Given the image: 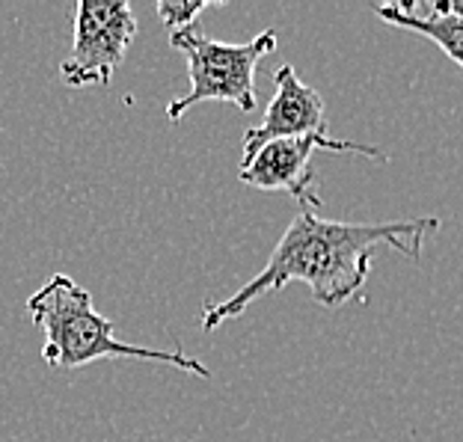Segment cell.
Returning <instances> with one entry per match:
<instances>
[{
	"label": "cell",
	"instance_id": "obj_1",
	"mask_svg": "<svg viewBox=\"0 0 463 442\" xmlns=\"http://www.w3.org/2000/svg\"><path fill=\"white\" fill-rule=\"evenodd\" d=\"M439 231L437 217L395 220V223H339L315 214V208H300L288 229L282 231L265 268L241 286L229 300L203 306V330L214 333L226 321L244 315L250 303L282 291L291 282L309 286L312 297L327 309L360 300L365 279L372 273V252L389 247L419 261L430 235Z\"/></svg>",
	"mask_w": 463,
	"mask_h": 442
},
{
	"label": "cell",
	"instance_id": "obj_2",
	"mask_svg": "<svg viewBox=\"0 0 463 442\" xmlns=\"http://www.w3.org/2000/svg\"><path fill=\"white\" fill-rule=\"evenodd\" d=\"M27 315L45 333L42 360L54 371H75V368L99 360H143L182 368L187 374L212 381V368L187 356L182 347L157 351V347L119 342L113 321L104 318L92 303L90 291L80 288L66 273H54L36 294H30Z\"/></svg>",
	"mask_w": 463,
	"mask_h": 442
},
{
	"label": "cell",
	"instance_id": "obj_3",
	"mask_svg": "<svg viewBox=\"0 0 463 442\" xmlns=\"http://www.w3.org/2000/svg\"><path fill=\"white\" fill-rule=\"evenodd\" d=\"M170 45L187 57L191 89L166 104V119L182 122V116L203 101H229L238 110H256V66L277 48V30H265L256 39L229 45L205 36L199 27H187L170 36Z\"/></svg>",
	"mask_w": 463,
	"mask_h": 442
},
{
	"label": "cell",
	"instance_id": "obj_4",
	"mask_svg": "<svg viewBox=\"0 0 463 442\" xmlns=\"http://www.w3.org/2000/svg\"><path fill=\"white\" fill-rule=\"evenodd\" d=\"M137 36L134 9L125 0H80L75 9L71 54L60 62V80L71 89L108 87Z\"/></svg>",
	"mask_w": 463,
	"mask_h": 442
},
{
	"label": "cell",
	"instance_id": "obj_5",
	"mask_svg": "<svg viewBox=\"0 0 463 442\" xmlns=\"http://www.w3.org/2000/svg\"><path fill=\"white\" fill-rule=\"evenodd\" d=\"M318 149L365 155L377 164L389 161L386 152L374 149V146L354 143V140H333L330 134H307V136H288V140L265 143L250 161H241L238 178L265 193H288L298 199L300 208H315L318 212L321 208L318 175L309 166L312 155Z\"/></svg>",
	"mask_w": 463,
	"mask_h": 442
},
{
	"label": "cell",
	"instance_id": "obj_6",
	"mask_svg": "<svg viewBox=\"0 0 463 442\" xmlns=\"http://www.w3.org/2000/svg\"><path fill=\"white\" fill-rule=\"evenodd\" d=\"M273 87H277V96L268 104L265 119L244 134V157H241V161H250L261 146L273 140L327 134L321 92L307 87L291 62H282V66L273 71Z\"/></svg>",
	"mask_w": 463,
	"mask_h": 442
},
{
	"label": "cell",
	"instance_id": "obj_7",
	"mask_svg": "<svg viewBox=\"0 0 463 442\" xmlns=\"http://www.w3.org/2000/svg\"><path fill=\"white\" fill-rule=\"evenodd\" d=\"M377 18H383L389 27H402L410 33H419L443 48V54L463 69V18L449 13V0L437 4H383L374 6Z\"/></svg>",
	"mask_w": 463,
	"mask_h": 442
},
{
	"label": "cell",
	"instance_id": "obj_8",
	"mask_svg": "<svg viewBox=\"0 0 463 442\" xmlns=\"http://www.w3.org/2000/svg\"><path fill=\"white\" fill-rule=\"evenodd\" d=\"M208 6H212L208 0H196V4H191V0H161V4H157V15H161V21L173 36V33H182L187 27H196V18L203 15Z\"/></svg>",
	"mask_w": 463,
	"mask_h": 442
},
{
	"label": "cell",
	"instance_id": "obj_9",
	"mask_svg": "<svg viewBox=\"0 0 463 442\" xmlns=\"http://www.w3.org/2000/svg\"><path fill=\"white\" fill-rule=\"evenodd\" d=\"M449 13H451V15H458V18H463V0H455V4H449Z\"/></svg>",
	"mask_w": 463,
	"mask_h": 442
}]
</instances>
